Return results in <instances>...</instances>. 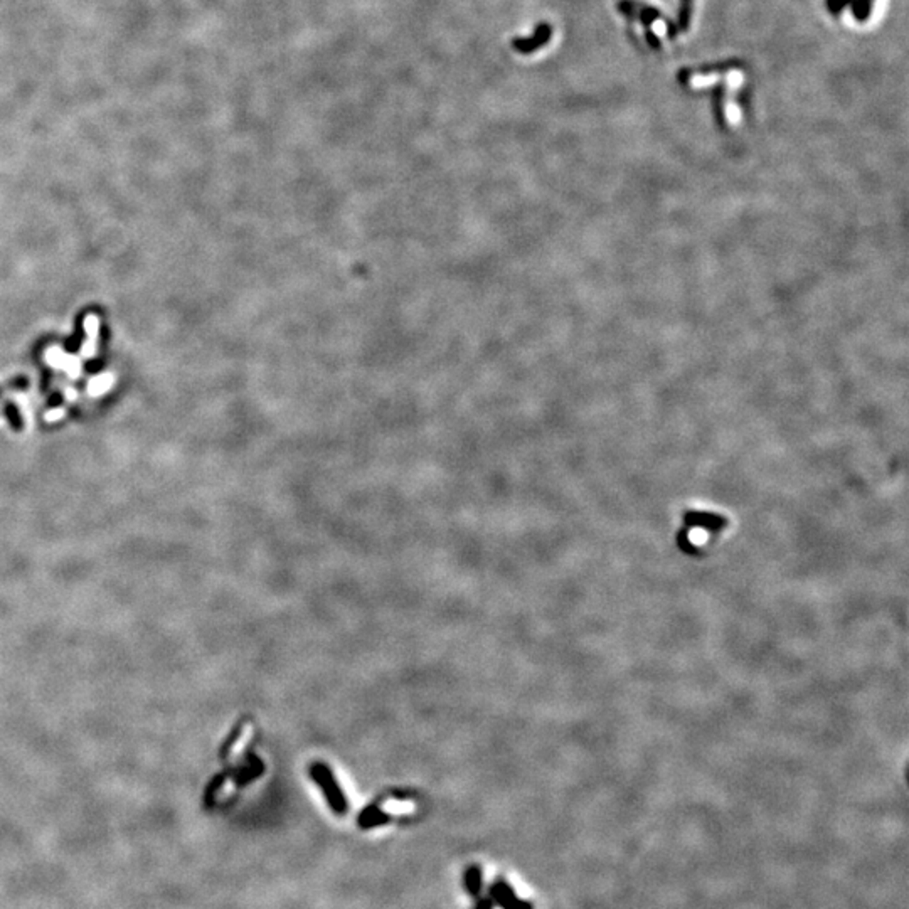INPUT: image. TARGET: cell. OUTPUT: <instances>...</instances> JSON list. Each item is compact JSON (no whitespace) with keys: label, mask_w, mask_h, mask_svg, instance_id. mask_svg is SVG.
Segmentation results:
<instances>
[{"label":"cell","mask_w":909,"mask_h":909,"mask_svg":"<svg viewBox=\"0 0 909 909\" xmlns=\"http://www.w3.org/2000/svg\"><path fill=\"white\" fill-rule=\"evenodd\" d=\"M852 2H854V0H825V6H827V9L832 12L834 15H838L843 9H845V7H849Z\"/></svg>","instance_id":"4fadbf2b"},{"label":"cell","mask_w":909,"mask_h":909,"mask_svg":"<svg viewBox=\"0 0 909 909\" xmlns=\"http://www.w3.org/2000/svg\"><path fill=\"white\" fill-rule=\"evenodd\" d=\"M743 68V63L738 59H730V61H723V63H714V64H706V66H701L699 69H682L681 73L677 75V80L681 84H687L689 83L690 76L694 75H712V73H727L731 69H741Z\"/></svg>","instance_id":"5b68a950"},{"label":"cell","mask_w":909,"mask_h":909,"mask_svg":"<svg viewBox=\"0 0 909 909\" xmlns=\"http://www.w3.org/2000/svg\"><path fill=\"white\" fill-rule=\"evenodd\" d=\"M313 778L318 781V785L322 786L323 793H325L327 800L332 805L335 813L343 815L347 812V800L343 797V793L339 788L337 781L335 778L332 776V773L327 769L325 767H313Z\"/></svg>","instance_id":"6da1fadb"},{"label":"cell","mask_w":909,"mask_h":909,"mask_svg":"<svg viewBox=\"0 0 909 909\" xmlns=\"http://www.w3.org/2000/svg\"><path fill=\"white\" fill-rule=\"evenodd\" d=\"M379 808L380 812L386 813L389 817L391 813L403 815V813L413 812V810H415V805H413L411 801H404V800H386V804H383V806H379Z\"/></svg>","instance_id":"30bf717a"},{"label":"cell","mask_w":909,"mask_h":909,"mask_svg":"<svg viewBox=\"0 0 909 909\" xmlns=\"http://www.w3.org/2000/svg\"><path fill=\"white\" fill-rule=\"evenodd\" d=\"M113 386V376L106 374V376H98L89 383V392L91 394H103V392L108 391L110 387Z\"/></svg>","instance_id":"7c38bea8"},{"label":"cell","mask_w":909,"mask_h":909,"mask_svg":"<svg viewBox=\"0 0 909 909\" xmlns=\"http://www.w3.org/2000/svg\"><path fill=\"white\" fill-rule=\"evenodd\" d=\"M492 899L502 909H532V906L529 903H527V901L519 899L517 896L514 894V891H512V887L509 886V884H505L502 881L494 884Z\"/></svg>","instance_id":"277c9868"},{"label":"cell","mask_w":909,"mask_h":909,"mask_svg":"<svg viewBox=\"0 0 909 909\" xmlns=\"http://www.w3.org/2000/svg\"><path fill=\"white\" fill-rule=\"evenodd\" d=\"M477 909H492V903H490V901H487V899H483L477 904Z\"/></svg>","instance_id":"e0dca14e"},{"label":"cell","mask_w":909,"mask_h":909,"mask_svg":"<svg viewBox=\"0 0 909 909\" xmlns=\"http://www.w3.org/2000/svg\"><path fill=\"white\" fill-rule=\"evenodd\" d=\"M387 815L380 812L379 806H369V808L364 810L359 817V824L362 829H372V827L383 825L387 822Z\"/></svg>","instance_id":"52a82bcc"},{"label":"cell","mask_w":909,"mask_h":909,"mask_svg":"<svg viewBox=\"0 0 909 909\" xmlns=\"http://www.w3.org/2000/svg\"><path fill=\"white\" fill-rule=\"evenodd\" d=\"M64 415H66V409H63V408H56V409H52V411L46 413V416H44V420H46L47 423H54V421L61 420V417H63Z\"/></svg>","instance_id":"2e32d148"},{"label":"cell","mask_w":909,"mask_h":909,"mask_svg":"<svg viewBox=\"0 0 909 909\" xmlns=\"http://www.w3.org/2000/svg\"><path fill=\"white\" fill-rule=\"evenodd\" d=\"M645 39H646V43H649V46L652 49H657V51H658V49L662 47L660 39H658V36L652 31V27L645 29Z\"/></svg>","instance_id":"9a60e30c"},{"label":"cell","mask_w":909,"mask_h":909,"mask_svg":"<svg viewBox=\"0 0 909 909\" xmlns=\"http://www.w3.org/2000/svg\"><path fill=\"white\" fill-rule=\"evenodd\" d=\"M84 330L88 334V339L95 341L98 335V318L95 315H89V317L84 318Z\"/></svg>","instance_id":"5bb4252c"},{"label":"cell","mask_w":909,"mask_h":909,"mask_svg":"<svg viewBox=\"0 0 909 909\" xmlns=\"http://www.w3.org/2000/svg\"><path fill=\"white\" fill-rule=\"evenodd\" d=\"M465 886H466V891H468L472 896L480 894L482 872L478 867H470V869L465 872Z\"/></svg>","instance_id":"9c48e42d"},{"label":"cell","mask_w":909,"mask_h":909,"mask_svg":"<svg viewBox=\"0 0 909 909\" xmlns=\"http://www.w3.org/2000/svg\"><path fill=\"white\" fill-rule=\"evenodd\" d=\"M692 6H694V0H681V6H679V14H677V22H674L675 29L679 31V34L689 31L690 17H692Z\"/></svg>","instance_id":"ba28073f"},{"label":"cell","mask_w":909,"mask_h":909,"mask_svg":"<svg viewBox=\"0 0 909 909\" xmlns=\"http://www.w3.org/2000/svg\"><path fill=\"white\" fill-rule=\"evenodd\" d=\"M552 38V27L551 24L547 22H540L538 27H535L534 34L529 36V38H515L512 40V47L514 51H517L519 54H532V52L539 51L540 47L546 46Z\"/></svg>","instance_id":"3957f363"},{"label":"cell","mask_w":909,"mask_h":909,"mask_svg":"<svg viewBox=\"0 0 909 909\" xmlns=\"http://www.w3.org/2000/svg\"><path fill=\"white\" fill-rule=\"evenodd\" d=\"M872 6H874V0H854V2L850 3L854 19L859 20V22H866V20L871 17Z\"/></svg>","instance_id":"8fae6325"},{"label":"cell","mask_w":909,"mask_h":909,"mask_svg":"<svg viewBox=\"0 0 909 909\" xmlns=\"http://www.w3.org/2000/svg\"><path fill=\"white\" fill-rule=\"evenodd\" d=\"M618 10L625 15V17L638 20V22L644 24V27H650L655 20H660L662 12L655 7L646 6V3L638 2V0H620L618 2Z\"/></svg>","instance_id":"7a4b0ae2"},{"label":"cell","mask_w":909,"mask_h":909,"mask_svg":"<svg viewBox=\"0 0 909 909\" xmlns=\"http://www.w3.org/2000/svg\"><path fill=\"white\" fill-rule=\"evenodd\" d=\"M712 110H714V118L716 124H718L719 128H726V112H724V98H726V84L720 83L712 88Z\"/></svg>","instance_id":"8992f818"}]
</instances>
